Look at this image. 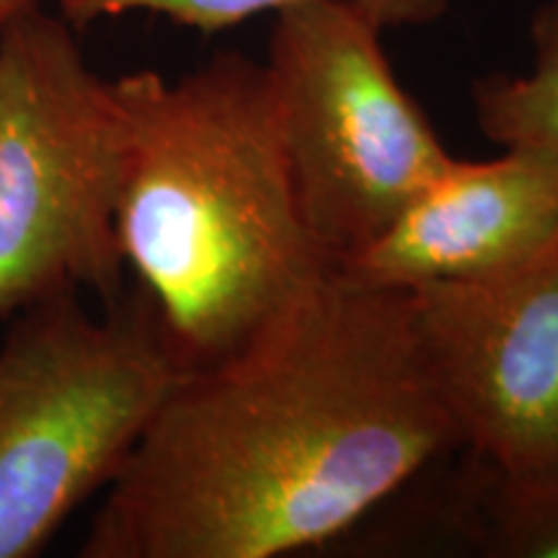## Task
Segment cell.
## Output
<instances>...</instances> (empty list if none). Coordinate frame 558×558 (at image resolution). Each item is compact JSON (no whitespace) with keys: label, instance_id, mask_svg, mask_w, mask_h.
<instances>
[{"label":"cell","instance_id":"4","mask_svg":"<svg viewBox=\"0 0 558 558\" xmlns=\"http://www.w3.org/2000/svg\"><path fill=\"white\" fill-rule=\"evenodd\" d=\"M124 120L60 13L0 32V318L83 290L117 303Z\"/></svg>","mask_w":558,"mask_h":558},{"label":"cell","instance_id":"3","mask_svg":"<svg viewBox=\"0 0 558 558\" xmlns=\"http://www.w3.org/2000/svg\"><path fill=\"white\" fill-rule=\"evenodd\" d=\"M181 375L140 292L107 318L78 295L13 316L0 347V558L37 556L117 478Z\"/></svg>","mask_w":558,"mask_h":558},{"label":"cell","instance_id":"2","mask_svg":"<svg viewBox=\"0 0 558 558\" xmlns=\"http://www.w3.org/2000/svg\"><path fill=\"white\" fill-rule=\"evenodd\" d=\"M117 235L181 373L218 365L331 271L300 213L264 60L114 78Z\"/></svg>","mask_w":558,"mask_h":558},{"label":"cell","instance_id":"11","mask_svg":"<svg viewBox=\"0 0 558 558\" xmlns=\"http://www.w3.org/2000/svg\"><path fill=\"white\" fill-rule=\"evenodd\" d=\"M39 5L41 0H0V32L24 13L39 9Z\"/></svg>","mask_w":558,"mask_h":558},{"label":"cell","instance_id":"6","mask_svg":"<svg viewBox=\"0 0 558 558\" xmlns=\"http://www.w3.org/2000/svg\"><path fill=\"white\" fill-rule=\"evenodd\" d=\"M407 298L418 362L460 448L558 471V246L509 275Z\"/></svg>","mask_w":558,"mask_h":558},{"label":"cell","instance_id":"5","mask_svg":"<svg viewBox=\"0 0 558 558\" xmlns=\"http://www.w3.org/2000/svg\"><path fill=\"white\" fill-rule=\"evenodd\" d=\"M383 34L339 0L271 16L264 65L300 213L331 269L393 226L456 158L403 88Z\"/></svg>","mask_w":558,"mask_h":558},{"label":"cell","instance_id":"7","mask_svg":"<svg viewBox=\"0 0 558 558\" xmlns=\"http://www.w3.org/2000/svg\"><path fill=\"white\" fill-rule=\"evenodd\" d=\"M558 246V153L501 148L452 158L393 226L333 267L375 290L473 282L518 271Z\"/></svg>","mask_w":558,"mask_h":558},{"label":"cell","instance_id":"9","mask_svg":"<svg viewBox=\"0 0 558 558\" xmlns=\"http://www.w3.org/2000/svg\"><path fill=\"white\" fill-rule=\"evenodd\" d=\"M527 73H492L473 83V117L499 148L558 153V0H543L530 19Z\"/></svg>","mask_w":558,"mask_h":558},{"label":"cell","instance_id":"1","mask_svg":"<svg viewBox=\"0 0 558 558\" xmlns=\"http://www.w3.org/2000/svg\"><path fill=\"white\" fill-rule=\"evenodd\" d=\"M407 292L329 271L184 373L107 486L83 558H282L337 546L458 450Z\"/></svg>","mask_w":558,"mask_h":558},{"label":"cell","instance_id":"8","mask_svg":"<svg viewBox=\"0 0 558 558\" xmlns=\"http://www.w3.org/2000/svg\"><path fill=\"white\" fill-rule=\"evenodd\" d=\"M458 469L432 478L422 520L403 527L418 546L481 558H558V471L505 469L458 448Z\"/></svg>","mask_w":558,"mask_h":558},{"label":"cell","instance_id":"10","mask_svg":"<svg viewBox=\"0 0 558 558\" xmlns=\"http://www.w3.org/2000/svg\"><path fill=\"white\" fill-rule=\"evenodd\" d=\"M58 13L73 29L96 24L104 19L128 16V13H153L184 29L205 37L246 24L256 16H275L295 5L318 0H54ZM365 11L383 29H424L437 24L452 11L458 0H339Z\"/></svg>","mask_w":558,"mask_h":558}]
</instances>
